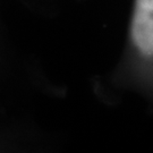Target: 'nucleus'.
<instances>
[{
	"mask_svg": "<svg viewBox=\"0 0 153 153\" xmlns=\"http://www.w3.org/2000/svg\"><path fill=\"white\" fill-rule=\"evenodd\" d=\"M131 35L143 53L153 55V0H136Z\"/></svg>",
	"mask_w": 153,
	"mask_h": 153,
	"instance_id": "obj_1",
	"label": "nucleus"
}]
</instances>
